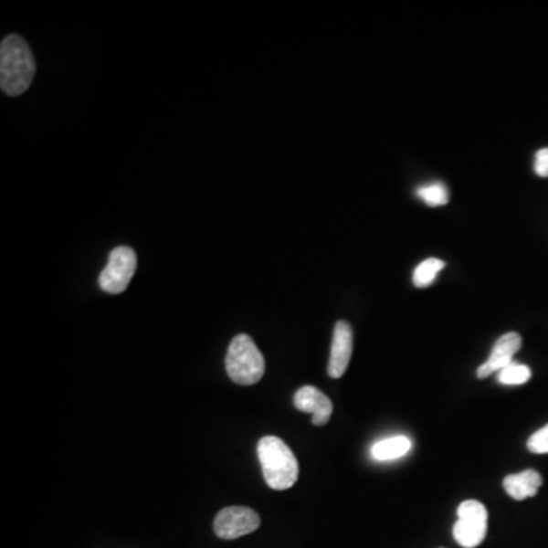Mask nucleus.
<instances>
[{"label":"nucleus","mask_w":548,"mask_h":548,"mask_svg":"<svg viewBox=\"0 0 548 548\" xmlns=\"http://www.w3.org/2000/svg\"><path fill=\"white\" fill-rule=\"evenodd\" d=\"M36 61L26 40L17 34L5 37L0 45V87L9 96H20L31 87Z\"/></svg>","instance_id":"1"},{"label":"nucleus","mask_w":548,"mask_h":548,"mask_svg":"<svg viewBox=\"0 0 548 548\" xmlns=\"http://www.w3.org/2000/svg\"><path fill=\"white\" fill-rule=\"evenodd\" d=\"M258 457L265 481L269 488L274 490H287L294 486L299 479V463L282 438L276 436L260 438L258 443Z\"/></svg>","instance_id":"2"},{"label":"nucleus","mask_w":548,"mask_h":548,"mask_svg":"<svg viewBox=\"0 0 548 548\" xmlns=\"http://www.w3.org/2000/svg\"><path fill=\"white\" fill-rule=\"evenodd\" d=\"M226 369L233 383L253 385L265 374L264 355L260 353L250 335L239 333L233 338L226 356Z\"/></svg>","instance_id":"3"},{"label":"nucleus","mask_w":548,"mask_h":548,"mask_svg":"<svg viewBox=\"0 0 548 548\" xmlns=\"http://www.w3.org/2000/svg\"><path fill=\"white\" fill-rule=\"evenodd\" d=\"M457 520L452 534L463 548L479 547L488 533V511L477 500H466L457 509Z\"/></svg>","instance_id":"4"},{"label":"nucleus","mask_w":548,"mask_h":548,"mask_svg":"<svg viewBox=\"0 0 548 548\" xmlns=\"http://www.w3.org/2000/svg\"><path fill=\"white\" fill-rule=\"evenodd\" d=\"M137 256L132 247L119 246L111 250L107 267L100 276V287L109 294H121L127 290L136 273Z\"/></svg>","instance_id":"5"},{"label":"nucleus","mask_w":548,"mask_h":548,"mask_svg":"<svg viewBox=\"0 0 548 548\" xmlns=\"http://www.w3.org/2000/svg\"><path fill=\"white\" fill-rule=\"evenodd\" d=\"M260 518L250 507L230 506L218 511L214 530L221 539H237L259 529Z\"/></svg>","instance_id":"6"},{"label":"nucleus","mask_w":548,"mask_h":548,"mask_svg":"<svg viewBox=\"0 0 548 548\" xmlns=\"http://www.w3.org/2000/svg\"><path fill=\"white\" fill-rule=\"evenodd\" d=\"M352 351H353V332L351 324L344 320H340L333 328L332 346L329 355L328 374L331 378H342L351 363Z\"/></svg>","instance_id":"7"},{"label":"nucleus","mask_w":548,"mask_h":548,"mask_svg":"<svg viewBox=\"0 0 548 548\" xmlns=\"http://www.w3.org/2000/svg\"><path fill=\"white\" fill-rule=\"evenodd\" d=\"M522 344V338L520 333L507 332L498 338L497 342L493 344L492 352L489 355L488 361L480 365L477 370V376L480 379L488 378L492 374L501 372L504 367L513 363V356L520 351Z\"/></svg>","instance_id":"8"},{"label":"nucleus","mask_w":548,"mask_h":548,"mask_svg":"<svg viewBox=\"0 0 548 548\" xmlns=\"http://www.w3.org/2000/svg\"><path fill=\"white\" fill-rule=\"evenodd\" d=\"M294 406L303 413H311L312 424L317 427L328 424L333 410L331 399L314 385H305L297 390L294 395Z\"/></svg>","instance_id":"9"},{"label":"nucleus","mask_w":548,"mask_h":548,"mask_svg":"<svg viewBox=\"0 0 548 548\" xmlns=\"http://www.w3.org/2000/svg\"><path fill=\"white\" fill-rule=\"evenodd\" d=\"M502 486L507 495H511L516 501H522L538 493L539 488L543 486V475L534 469L522 470L520 474L507 475Z\"/></svg>","instance_id":"10"},{"label":"nucleus","mask_w":548,"mask_h":548,"mask_svg":"<svg viewBox=\"0 0 548 548\" xmlns=\"http://www.w3.org/2000/svg\"><path fill=\"white\" fill-rule=\"evenodd\" d=\"M411 447L413 443L406 436H393L374 443L370 454L376 461H392L406 456L411 451Z\"/></svg>","instance_id":"11"},{"label":"nucleus","mask_w":548,"mask_h":548,"mask_svg":"<svg viewBox=\"0 0 548 548\" xmlns=\"http://www.w3.org/2000/svg\"><path fill=\"white\" fill-rule=\"evenodd\" d=\"M445 269V262L436 258H429L420 262L413 273V283L417 288L429 287L437 279V274Z\"/></svg>","instance_id":"12"},{"label":"nucleus","mask_w":548,"mask_h":548,"mask_svg":"<svg viewBox=\"0 0 548 548\" xmlns=\"http://www.w3.org/2000/svg\"><path fill=\"white\" fill-rule=\"evenodd\" d=\"M532 378V370L529 365L520 364V363H511L507 365L501 372H498V383L504 385H521L525 384Z\"/></svg>","instance_id":"13"},{"label":"nucleus","mask_w":548,"mask_h":548,"mask_svg":"<svg viewBox=\"0 0 548 548\" xmlns=\"http://www.w3.org/2000/svg\"><path fill=\"white\" fill-rule=\"evenodd\" d=\"M417 195L428 206L437 207V206L447 205L448 203V189L443 183L434 182L429 184H424L419 187Z\"/></svg>","instance_id":"14"},{"label":"nucleus","mask_w":548,"mask_h":548,"mask_svg":"<svg viewBox=\"0 0 548 548\" xmlns=\"http://www.w3.org/2000/svg\"><path fill=\"white\" fill-rule=\"evenodd\" d=\"M527 448L533 454H548V425L530 436Z\"/></svg>","instance_id":"15"},{"label":"nucleus","mask_w":548,"mask_h":548,"mask_svg":"<svg viewBox=\"0 0 548 548\" xmlns=\"http://www.w3.org/2000/svg\"><path fill=\"white\" fill-rule=\"evenodd\" d=\"M534 173L539 177H548V148L539 150L534 157Z\"/></svg>","instance_id":"16"}]
</instances>
